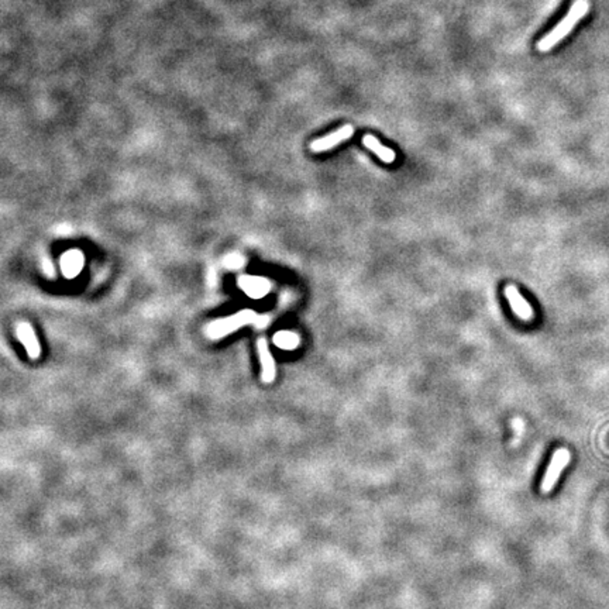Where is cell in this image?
Listing matches in <instances>:
<instances>
[{
  "mask_svg": "<svg viewBox=\"0 0 609 609\" xmlns=\"http://www.w3.org/2000/svg\"><path fill=\"white\" fill-rule=\"evenodd\" d=\"M590 10V2L588 0H575L572 3V6L570 8L567 16L550 31L549 34L544 36L539 43H537V50L540 52H549L552 51L563 39H566L571 30L579 24V21L587 16Z\"/></svg>",
  "mask_w": 609,
  "mask_h": 609,
  "instance_id": "obj_1",
  "label": "cell"
},
{
  "mask_svg": "<svg viewBox=\"0 0 609 609\" xmlns=\"http://www.w3.org/2000/svg\"><path fill=\"white\" fill-rule=\"evenodd\" d=\"M255 320V313L251 310H241L233 316H229L226 319H219L212 322L208 326V336L213 340L221 339L223 336L230 335L234 330H239L240 328H243L244 325L252 323Z\"/></svg>",
  "mask_w": 609,
  "mask_h": 609,
  "instance_id": "obj_2",
  "label": "cell"
},
{
  "mask_svg": "<svg viewBox=\"0 0 609 609\" xmlns=\"http://www.w3.org/2000/svg\"><path fill=\"white\" fill-rule=\"evenodd\" d=\"M570 460H571V455L567 448H564V447L557 448L552 457V461H550L548 470H546V474H544V478L541 481V486H540L541 492L549 494L550 491H553V488L556 487L557 481L561 475V471L568 466Z\"/></svg>",
  "mask_w": 609,
  "mask_h": 609,
  "instance_id": "obj_3",
  "label": "cell"
},
{
  "mask_svg": "<svg viewBox=\"0 0 609 609\" xmlns=\"http://www.w3.org/2000/svg\"><path fill=\"white\" fill-rule=\"evenodd\" d=\"M352 134H355V127H352L351 124H344L343 127H340L339 130H336L322 139H317V140L312 141L310 150L313 152H323V151L332 150L337 144H340L346 140H350L352 137Z\"/></svg>",
  "mask_w": 609,
  "mask_h": 609,
  "instance_id": "obj_4",
  "label": "cell"
},
{
  "mask_svg": "<svg viewBox=\"0 0 609 609\" xmlns=\"http://www.w3.org/2000/svg\"><path fill=\"white\" fill-rule=\"evenodd\" d=\"M505 297L508 298L512 310L517 313V316H519V319L525 320V322H529V320L533 319V309L532 306L528 303V301L519 294L518 288L515 285H508L505 288Z\"/></svg>",
  "mask_w": 609,
  "mask_h": 609,
  "instance_id": "obj_5",
  "label": "cell"
},
{
  "mask_svg": "<svg viewBox=\"0 0 609 609\" xmlns=\"http://www.w3.org/2000/svg\"><path fill=\"white\" fill-rule=\"evenodd\" d=\"M16 333H17L19 340L24 344L28 357L33 359V360H37L41 355V347H40L39 339H37L33 328H31V325L27 322H20L17 325Z\"/></svg>",
  "mask_w": 609,
  "mask_h": 609,
  "instance_id": "obj_6",
  "label": "cell"
},
{
  "mask_svg": "<svg viewBox=\"0 0 609 609\" xmlns=\"http://www.w3.org/2000/svg\"><path fill=\"white\" fill-rule=\"evenodd\" d=\"M257 350H259V356H260V363H261V379L266 383H271L275 379L277 375V368H275V361L274 357L270 351L268 343L264 337H260L257 340Z\"/></svg>",
  "mask_w": 609,
  "mask_h": 609,
  "instance_id": "obj_7",
  "label": "cell"
},
{
  "mask_svg": "<svg viewBox=\"0 0 609 609\" xmlns=\"http://www.w3.org/2000/svg\"><path fill=\"white\" fill-rule=\"evenodd\" d=\"M363 143L370 151L375 152L379 157L381 161H383L386 164H392L395 161V158H397L395 151H392L391 148H388L386 146H382L378 141V139L374 137L372 134H366L363 139Z\"/></svg>",
  "mask_w": 609,
  "mask_h": 609,
  "instance_id": "obj_8",
  "label": "cell"
},
{
  "mask_svg": "<svg viewBox=\"0 0 609 609\" xmlns=\"http://www.w3.org/2000/svg\"><path fill=\"white\" fill-rule=\"evenodd\" d=\"M274 343L285 350H294L299 346L301 340L297 333L292 332H281L274 336Z\"/></svg>",
  "mask_w": 609,
  "mask_h": 609,
  "instance_id": "obj_9",
  "label": "cell"
}]
</instances>
